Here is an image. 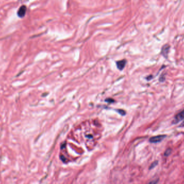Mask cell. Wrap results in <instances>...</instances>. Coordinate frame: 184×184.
<instances>
[{
  "mask_svg": "<svg viewBox=\"0 0 184 184\" xmlns=\"http://www.w3.org/2000/svg\"><path fill=\"white\" fill-rule=\"evenodd\" d=\"M166 137V136L165 135H160L154 136L150 138L149 141L152 143H159L161 141H162Z\"/></svg>",
  "mask_w": 184,
  "mask_h": 184,
  "instance_id": "obj_1",
  "label": "cell"
},
{
  "mask_svg": "<svg viewBox=\"0 0 184 184\" xmlns=\"http://www.w3.org/2000/svg\"><path fill=\"white\" fill-rule=\"evenodd\" d=\"M183 119H184V109L175 116L173 122V123H177Z\"/></svg>",
  "mask_w": 184,
  "mask_h": 184,
  "instance_id": "obj_2",
  "label": "cell"
},
{
  "mask_svg": "<svg viewBox=\"0 0 184 184\" xmlns=\"http://www.w3.org/2000/svg\"><path fill=\"white\" fill-rule=\"evenodd\" d=\"M170 50V46L168 44L165 45L164 46H163L162 49H161V53L163 55L164 57L165 58L168 57V53Z\"/></svg>",
  "mask_w": 184,
  "mask_h": 184,
  "instance_id": "obj_3",
  "label": "cell"
},
{
  "mask_svg": "<svg viewBox=\"0 0 184 184\" xmlns=\"http://www.w3.org/2000/svg\"><path fill=\"white\" fill-rule=\"evenodd\" d=\"M125 64H126V61H125V60H124L119 61L117 62V63H116V64H117L118 68L120 70H122L124 69V67L125 65Z\"/></svg>",
  "mask_w": 184,
  "mask_h": 184,
  "instance_id": "obj_4",
  "label": "cell"
},
{
  "mask_svg": "<svg viewBox=\"0 0 184 184\" xmlns=\"http://www.w3.org/2000/svg\"><path fill=\"white\" fill-rule=\"evenodd\" d=\"M26 12V7H25L24 6H23V7H21L20 8V9L19 11V15L20 16H23Z\"/></svg>",
  "mask_w": 184,
  "mask_h": 184,
  "instance_id": "obj_5",
  "label": "cell"
},
{
  "mask_svg": "<svg viewBox=\"0 0 184 184\" xmlns=\"http://www.w3.org/2000/svg\"><path fill=\"white\" fill-rule=\"evenodd\" d=\"M158 164V160H156L155 161H154L153 163L151 164V165L149 167V170H152L154 169L156 166H157V165Z\"/></svg>",
  "mask_w": 184,
  "mask_h": 184,
  "instance_id": "obj_6",
  "label": "cell"
},
{
  "mask_svg": "<svg viewBox=\"0 0 184 184\" xmlns=\"http://www.w3.org/2000/svg\"><path fill=\"white\" fill-rule=\"evenodd\" d=\"M171 152H172V150H171V149H170V148H169V149H168L166 150L165 151V153H164V156H165V157H168V156H169L170 154H171Z\"/></svg>",
  "mask_w": 184,
  "mask_h": 184,
  "instance_id": "obj_7",
  "label": "cell"
},
{
  "mask_svg": "<svg viewBox=\"0 0 184 184\" xmlns=\"http://www.w3.org/2000/svg\"><path fill=\"white\" fill-rule=\"evenodd\" d=\"M159 179L158 178L155 179V180H152L151 181H150L149 183H147V184H157V183L158 182Z\"/></svg>",
  "mask_w": 184,
  "mask_h": 184,
  "instance_id": "obj_8",
  "label": "cell"
},
{
  "mask_svg": "<svg viewBox=\"0 0 184 184\" xmlns=\"http://www.w3.org/2000/svg\"><path fill=\"white\" fill-rule=\"evenodd\" d=\"M180 126H181V127H184V121H183V122L180 124Z\"/></svg>",
  "mask_w": 184,
  "mask_h": 184,
  "instance_id": "obj_9",
  "label": "cell"
}]
</instances>
